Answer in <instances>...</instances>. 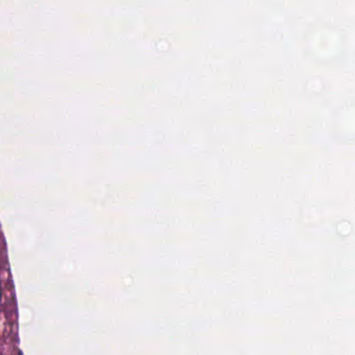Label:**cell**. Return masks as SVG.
Masks as SVG:
<instances>
[{"label":"cell","mask_w":355,"mask_h":355,"mask_svg":"<svg viewBox=\"0 0 355 355\" xmlns=\"http://www.w3.org/2000/svg\"><path fill=\"white\" fill-rule=\"evenodd\" d=\"M0 302H1V284H0Z\"/></svg>","instance_id":"6da1fadb"},{"label":"cell","mask_w":355,"mask_h":355,"mask_svg":"<svg viewBox=\"0 0 355 355\" xmlns=\"http://www.w3.org/2000/svg\"><path fill=\"white\" fill-rule=\"evenodd\" d=\"M20 355H22V354H21V352H20Z\"/></svg>","instance_id":"7a4b0ae2"}]
</instances>
